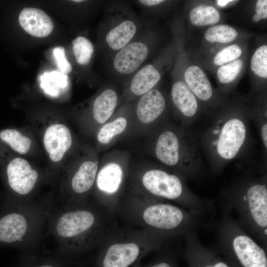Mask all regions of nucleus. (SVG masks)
<instances>
[{"label": "nucleus", "mask_w": 267, "mask_h": 267, "mask_svg": "<svg viewBox=\"0 0 267 267\" xmlns=\"http://www.w3.org/2000/svg\"><path fill=\"white\" fill-rule=\"evenodd\" d=\"M252 19L255 22H259L261 19V17L257 14H255L253 16Z\"/></svg>", "instance_id": "35"}, {"label": "nucleus", "mask_w": 267, "mask_h": 267, "mask_svg": "<svg viewBox=\"0 0 267 267\" xmlns=\"http://www.w3.org/2000/svg\"><path fill=\"white\" fill-rule=\"evenodd\" d=\"M118 97L116 92L106 89L95 99L92 107L93 116L95 121L103 124L113 113L117 105Z\"/></svg>", "instance_id": "18"}, {"label": "nucleus", "mask_w": 267, "mask_h": 267, "mask_svg": "<svg viewBox=\"0 0 267 267\" xmlns=\"http://www.w3.org/2000/svg\"><path fill=\"white\" fill-rule=\"evenodd\" d=\"M136 30V26L133 21L130 20L124 21L107 33L106 42L110 48L119 51L130 43Z\"/></svg>", "instance_id": "17"}, {"label": "nucleus", "mask_w": 267, "mask_h": 267, "mask_svg": "<svg viewBox=\"0 0 267 267\" xmlns=\"http://www.w3.org/2000/svg\"><path fill=\"white\" fill-rule=\"evenodd\" d=\"M166 108V100L162 93L153 89L142 95L136 106L138 120L144 124L150 123L158 118Z\"/></svg>", "instance_id": "14"}, {"label": "nucleus", "mask_w": 267, "mask_h": 267, "mask_svg": "<svg viewBox=\"0 0 267 267\" xmlns=\"http://www.w3.org/2000/svg\"><path fill=\"white\" fill-rule=\"evenodd\" d=\"M74 264L65 258L54 254L47 257L34 254L21 256L18 267H70Z\"/></svg>", "instance_id": "19"}, {"label": "nucleus", "mask_w": 267, "mask_h": 267, "mask_svg": "<svg viewBox=\"0 0 267 267\" xmlns=\"http://www.w3.org/2000/svg\"><path fill=\"white\" fill-rule=\"evenodd\" d=\"M19 22L27 33L38 38L49 36L53 29V23L51 18L39 8H23L19 16Z\"/></svg>", "instance_id": "12"}, {"label": "nucleus", "mask_w": 267, "mask_h": 267, "mask_svg": "<svg viewBox=\"0 0 267 267\" xmlns=\"http://www.w3.org/2000/svg\"><path fill=\"white\" fill-rule=\"evenodd\" d=\"M72 1L75 2H81L84 1V0H72Z\"/></svg>", "instance_id": "36"}, {"label": "nucleus", "mask_w": 267, "mask_h": 267, "mask_svg": "<svg viewBox=\"0 0 267 267\" xmlns=\"http://www.w3.org/2000/svg\"><path fill=\"white\" fill-rule=\"evenodd\" d=\"M221 205L238 214L237 223L264 248L267 247V171L245 170L223 189Z\"/></svg>", "instance_id": "3"}, {"label": "nucleus", "mask_w": 267, "mask_h": 267, "mask_svg": "<svg viewBox=\"0 0 267 267\" xmlns=\"http://www.w3.org/2000/svg\"><path fill=\"white\" fill-rule=\"evenodd\" d=\"M213 262L212 263H210L208 264L205 263L201 267H229V266L225 262H222L220 260H215L214 259V253H213Z\"/></svg>", "instance_id": "32"}, {"label": "nucleus", "mask_w": 267, "mask_h": 267, "mask_svg": "<svg viewBox=\"0 0 267 267\" xmlns=\"http://www.w3.org/2000/svg\"><path fill=\"white\" fill-rule=\"evenodd\" d=\"M127 123L125 118L119 117L104 125L98 133V141L103 144L108 143L115 135L119 134L125 131Z\"/></svg>", "instance_id": "25"}, {"label": "nucleus", "mask_w": 267, "mask_h": 267, "mask_svg": "<svg viewBox=\"0 0 267 267\" xmlns=\"http://www.w3.org/2000/svg\"><path fill=\"white\" fill-rule=\"evenodd\" d=\"M53 205L51 198L25 204L1 203L0 246L25 250L39 244Z\"/></svg>", "instance_id": "5"}, {"label": "nucleus", "mask_w": 267, "mask_h": 267, "mask_svg": "<svg viewBox=\"0 0 267 267\" xmlns=\"http://www.w3.org/2000/svg\"><path fill=\"white\" fill-rule=\"evenodd\" d=\"M237 36V32L227 25H219L209 28L205 34L206 39L211 42L229 43Z\"/></svg>", "instance_id": "24"}, {"label": "nucleus", "mask_w": 267, "mask_h": 267, "mask_svg": "<svg viewBox=\"0 0 267 267\" xmlns=\"http://www.w3.org/2000/svg\"><path fill=\"white\" fill-rule=\"evenodd\" d=\"M232 0H218L217 1V4L218 5L221 7H223L225 6L229 2L232 1Z\"/></svg>", "instance_id": "34"}, {"label": "nucleus", "mask_w": 267, "mask_h": 267, "mask_svg": "<svg viewBox=\"0 0 267 267\" xmlns=\"http://www.w3.org/2000/svg\"><path fill=\"white\" fill-rule=\"evenodd\" d=\"M43 144L50 160L54 163L59 162L72 146L70 130L61 123L51 124L44 132Z\"/></svg>", "instance_id": "10"}, {"label": "nucleus", "mask_w": 267, "mask_h": 267, "mask_svg": "<svg viewBox=\"0 0 267 267\" xmlns=\"http://www.w3.org/2000/svg\"><path fill=\"white\" fill-rule=\"evenodd\" d=\"M251 67L259 77H267V46H260L255 51L251 60Z\"/></svg>", "instance_id": "26"}, {"label": "nucleus", "mask_w": 267, "mask_h": 267, "mask_svg": "<svg viewBox=\"0 0 267 267\" xmlns=\"http://www.w3.org/2000/svg\"><path fill=\"white\" fill-rule=\"evenodd\" d=\"M209 121L198 137V143L211 172L217 175L248 150L251 139L249 121L246 115L229 113Z\"/></svg>", "instance_id": "4"}, {"label": "nucleus", "mask_w": 267, "mask_h": 267, "mask_svg": "<svg viewBox=\"0 0 267 267\" xmlns=\"http://www.w3.org/2000/svg\"><path fill=\"white\" fill-rule=\"evenodd\" d=\"M241 53L242 50L237 45L228 46L216 55L214 58V63L216 65H222L236 60Z\"/></svg>", "instance_id": "28"}, {"label": "nucleus", "mask_w": 267, "mask_h": 267, "mask_svg": "<svg viewBox=\"0 0 267 267\" xmlns=\"http://www.w3.org/2000/svg\"><path fill=\"white\" fill-rule=\"evenodd\" d=\"M0 172L7 190L1 203L25 204L34 202L32 197L40 180L39 172L21 157L8 159Z\"/></svg>", "instance_id": "9"}, {"label": "nucleus", "mask_w": 267, "mask_h": 267, "mask_svg": "<svg viewBox=\"0 0 267 267\" xmlns=\"http://www.w3.org/2000/svg\"><path fill=\"white\" fill-rule=\"evenodd\" d=\"M149 49L143 42L130 43L116 54L113 60L115 70L122 74L133 73L147 58Z\"/></svg>", "instance_id": "11"}, {"label": "nucleus", "mask_w": 267, "mask_h": 267, "mask_svg": "<svg viewBox=\"0 0 267 267\" xmlns=\"http://www.w3.org/2000/svg\"><path fill=\"white\" fill-rule=\"evenodd\" d=\"M119 227L113 213L90 200L58 208L52 207L46 233L57 243L55 254L75 265L78 259L95 252Z\"/></svg>", "instance_id": "1"}, {"label": "nucleus", "mask_w": 267, "mask_h": 267, "mask_svg": "<svg viewBox=\"0 0 267 267\" xmlns=\"http://www.w3.org/2000/svg\"><path fill=\"white\" fill-rule=\"evenodd\" d=\"M135 267H175V265L171 260L167 258L157 260L153 262L146 265L141 266L139 264Z\"/></svg>", "instance_id": "30"}, {"label": "nucleus", "mask_w": 267, "mask_h": 267, "mask_svg": "<svg viewBox=\"0 0 267 267\" xmlns=\"http://www.w3.org/2000/svg\"><path fill=\"white\" fill-rule=\"evenodd\" d=\"M160 78V74L157 69L151 64H147L133 76L130 89L135 95H142L152 89Z\"/></svg>", "instance_id": "16"}, {"label": "nucleus", "mask_w": 267, "mask_h": 267, "mask_svg": "<svg viewBox=\"0 0 267 267\" xmlns=\"http://www.w3.org/2000/svg\"><path fill=\"white\" fill-rule=\"evenodd\" d=\"M191 22L196 26L217 24L220 19V14L214 7L200 5L194 7L190 12Z\"/></svg>", "instance_id": "21"}, {"label": "nucleus", "mask_w": 267, "mask_h": 267, "mask_svg": "<svg viewBox=\"0 0 267 267\" xmlns=\"http://www.w3.org/2000/svg\"><path fill=\"white\" fill-rule=\"evenodd\" d=\"M189 128L182 136L171 130L160 134L155 146V154L164 165L177 167L187 179H198L205 176L198 138Z\"/></svg>", "instance_id": "8"}, {"label": "nucleus", "mask_w": 267, "mask_h": 267, "mask_svg": "<svg viewBox=\"0 0 267 267\" xmlns=\"http://www.w3.org/2000/svg\"><path fill=\"white\" fill-rule=\"evenodd\" d=\"M73 50L78 64H88L93 55L94 47L92 43L87 38L79 36L72 41Z\"/></svg>", "instance_id": "23"}, {"label": "nucleus", "mask_w": 267, "mask_h": 267, "mask_svg": "<svg viewBox=\"0 0 267 267\" xmlns=\"http://www.w3.org/2000/svg\"><path fill=\"white\" fill-rule=\"evenodd\" d=\"M41 86L47 93L56 95L59 89L65 88L68 83V77L59 71L46 72L40 77Z\"/></svg>", "instance_id": "22"}, {"label": "nucleus", "mask_w": 267, "mask_h": 267, "mask_svg": "<svg viewBox=\"0 0 267 267\" xmlns=\"http://www.w3.org/2000/svg\"><path fill=\"white\" fill-rule=\"evenodd\" d=\"M171 96L173 102L184 119L185 126L190 127L195 122L198 111L196 96L183 82L177 81L172 86Z\"/></svg>", "instance_id": "13"}, {"label": "nucleus", "mask_w": 267, "mask_h": 267, "mask_svg": "<svg viewBox=\"0 0 267 267\" xmlns=\"http://www.w3.org/2000/svg\"><path fill=\"white\" fill-rule=\"evenodd\" d=\"M256 12L262 19L267 18V0H258L256 5Z\"/></svg>", "instance_id": "31"}, {"label": "nucleus", "mask_w": 267, "mask_h": 267, "mask_svg": "<svg viewBox=\"0 0 267 267\" xmlns=\"http://www.w3.org/2000/svg\"><path fill=\"white\" fill-rule=\"evenodd\" d=\"M116 219L168 241L197 231L209 224L205 215L194 213L177 204L145 197L121 199L114 213Z\"/></svg>", "instance_id": "2"}, {"label": "nucleus", "mask_w": 267, "mask_h": 267, "mask_svg": "<svg viewBox=\"0 0 267 267\" xmlns=\"http://www.w3.org/2000/svg\"><path fill=\"white\" fill-rule=\"evenodd\" d=\"M185 84L199 99L210 100L213 95L211 83L203 70L198 66L189 67L184 73Z\"/></svg>", "instance_id": "15"}, {"label": "nucleus", "mask_w": 267, "mask_h": 267, "mask_svg": "<svg viewBox=\"0 0 267 267\" xmlns=\"http://www.w3.org/2000/svg\"><path fill=\"white\" fill-rule=\"evenodd\" d=\"M140 3L146 6H153L159 4L164 0H140L139 1Z\"/></svg>", "instance_id": "33"}, {"label": "nucleus", "mask_w": 267, "mask_h": 267, "mask_svg": "<svg viewBox=\"0 0 267 267\" xmlns=\"http://www.w3.org/2000/svg\"><path fill=\"white\" fill-rule=\"evenodd\" d=\"M53 55L59 71L67 75L72 71V67L66 56L65 49L57 46L53 49Z\"/></svg>", "instance_id": "29"}, {"label": "nucleus", "mask_w": 267, "mask_h": 267, "mask_svg": "<svg viewBox=\"0 0 267 267\" xmlns=\"http://www.w3.org/2000/svg\"><path fill=\"white\" fill-rule=\"evenodd\" d=\"M242 65V60L237 59L226 65L222 66L217 72L218 80L222 84L232 82L240 72Z\"/></svg>", "instance_id": "27"}, {"label": "nucleus", "mask_w": 267, "mask_h": 267, "mask_svg": "<svg viewBox=\"0 0 267 267\" xmlns=\"http://www.w3.org/2000/svg\"><path fill=\"white\" fill-rule=\"evenodd\" d=\"M220 206L221 216L212 223L215 229V245L242 267H267L265 249L241 227L230 211Z\"/></svg>", "instance_id": "7"}, {"label": "nucleus", "mask_w": 267, "mask_h": 267, "mask_svg": "<svg viewBox=\"0 0 267 267\" xmlns=\"http://www.w3.org/2000/svg\"><path fill=\"white\" fill-rule=\"evenodd\" d=\"M168 240L148 231L119 227L95 252L92 267H135L152 251L162 249Z\"/></svg>", "instance_id": "6"}, {"label": "nucleus", "mask_w": 267, "mask_h": 267, "mask_svg": "<svg viewBox=\"0 0 267 267\" xmlns=\"http://www.w3.org/2000/svg\"><path fill=\"white\" fill-rule=\"evenodd\" d=\"M0 141L20 154H26L32 145L31 139L15 129L1 130Z\"/></svg>", "instance_id": "20"}]
</instances>
